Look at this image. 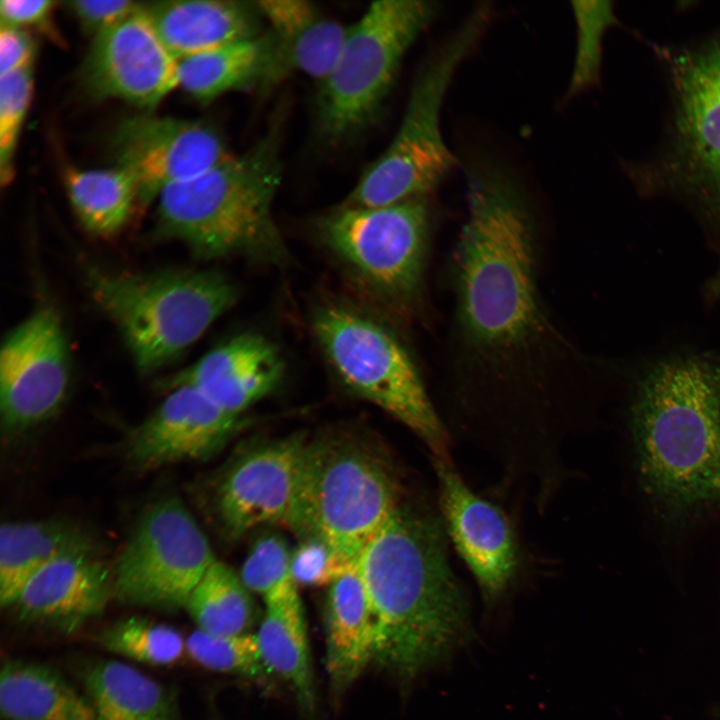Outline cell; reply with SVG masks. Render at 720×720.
Returning a JSON list of instances; mask_svg holds the SVG:
<instances>
[{
  "mask_svg": "<svg viewBox=\"0 0 720 720\" xmlns=\"http://www.w3.org/2000/svg\"><path fill=\"white\" fill-rule=\"evenodd\" d=\"M113 578L96 552L62 556L39 570L12 605L25 621L65 632L100 616Z\"/></svg>",
  "mask_w": 720,
  "mask_h": 720,
  "instance_id": "obj_20",
  "label": "cell"
},
{
  "mask_svg": "<svg viewBox=\"0 0 720 720\" xmlns=\"http://www.w3.org/2000/svg\"><path fill=\"white\" fill-rule=\"evenodd\" d=\"M82 80L96 98H119L145 109L179 87L178 59L143 8L94 36Z\"/></svg>",
  "mask_w": 720,
  "mask_h": 720,
  "instance_id": "obj_16",
  "label": "cell"
},
{
  "mask_svg": "<svg viewBox=\"0 0 720 720\" xmlns=\"http://www.w3.org/2000/svg\"><path fill=\"white\" fill-rule=\"evenodd\" d=\"M58 312L41 305L12 328L0 349L1 428L16 435L53 417L69 388L70 354Z\"/></svg>",
  "mask_w": 720,
  "mask_h": 720,
  "instance_id": "obj_13",
  "label": "cell"
},
{
  "mask_svg": "<svg viewBox=\"0 0 720 720\" xmlns=\"http://www.w3.org/2000/svg\"><path fill=\"white\" fill-rule=\"evenodd\" d=\"M576 50L567 96L572 97L599 85L606 32L622 26L612 1H573Z\"/></svg>",
  "mask_w": 720,
  "mask_h": 720,
  "instance_id": "obj_32",
  "label": "cell"
},
{
  "mask_svg": "<svg viewBox=\"0 0 720 720\" xmlns=\"http://www.w3.org/2000/svg\"><path fill=\"white\" fill-rule=\"evenodd\" d=\"M438 11L435 1H375L348 27L335 64L320 82L315 113L320 139L340 144L376 120L406 52Z\"/></svg>",
  "mask_w": 720,
  "mask_h": 720,
  "instance_id": "obj_10",
  "label": "cell"
},
{
  "mask_svg": "<svg viewBox=\"0 0 720 720\" xmlns=\"http://www.w3.org/2000/svg\"><path fill=\"white\" fill-rule=\"evenodd\" d=\"M162 42L177 58L261 34L256 2L184 0L143 3Z\"/></svg>",
  "mask_w": 720,
  "mask_h": 720,
  "instance_id": "obj_21",
  "label": "cell"
},
{
  "mask_svg": "<svg viewBox=\"0 0 720 720\" xmlns=\"http://www.w3.org/2000/svg\"><path fill=\"white\" fill-rule=\"evenodd\" d=\"M198 630L216 636L248 633L254 620L251 592L240 576L216 560L185 605Z\"/></svg>",
  "mask_w": 720,
  "mask_h": 720,
  "instance_id": "obj_30",
  "label": "cell"
},
{
  "mask_svg": "<svg viewBox=\"0 0 720 720\" xmlns=\"http://www.w3.org/2000/svg\"><path fill=\"white\" fill-rule=\"evenodd\" d=\"M489 19L490 8L479 5L421 65L397 133L342 205L382 207L425 197L456 165L441 131V109L457 69Z\"/></svg>",
  "mask_w": 720,
  "mask_h": 720,
  "instance_id": "obj_8",
  "label": "cell"
},
{
  "mask_svg": "<svg viewBox=\"0 0 720 720\" xmlns=\"http://www.w3.org/2000/svg\"><path fill=\"white\" fill-rule=\"evenodd\" d=\"M93 537L59 518L4 523L0 531V603L12 607L28 581L65 555L96 552Z\"/></svg>",
  "mask_w": 720,
  "mask_h": 720,
  "instance_id": "obj_24",
  "label": "cell"
},
{
  "mask_svg": "<svg viewBox=\"0 0 720 720\" xmlns=\"http://www.w3.org/2000/svg\"><path fill=\"white\" fill-rule=\"evenodd\" d=\"M263 600L264 615L255 634L262 659L272 676L286 682L300 706L311 712L316 694L298 586L291 582Z\"/></svg>",
  "mask_w": 720,
  "mask_h": 720,
  "instance_id": "obj_25",
  "label": "cell"
},
{
  "mask_svg": "<svg viewBox=\"0 0 720 720\" xmlns=\"http://www.w3.org/2000/svg\"><path fill=\"white\" fill-rule=\"evenodd\" d=\"M712 288L715 294L720 296V269L713 281Z\"/></svg>",
  "mask_w": 720,
  "mask_h": 720,
  "instance_id": "obj_40",
  "label": "cell"
},
{
  "mask_svg": "<svg viewBox=\"0 0 720 720\" xmlns=\"http://www.w3.org/2000/svg\"><path fill=\"white\" fill-rule=\"evenodd\" d=\"M441 518L447 536L465 561L487 600L506 590L518 565L509 521L491 502L475 494L447 456H434Z\"/></svg>",
  "mask_w": 720,
  "mask_h": 720,
  "instance_id": "obj_18",
  "label": "cell"
},
{
  "mask_svg": "<svg viewBox=\"0 0 720 720\" xmlns=\"http://www.w3.org/2000/svg\"><path fill=\"white\" fill-rule=\"evenodd\" d=\"M84 280L142 373L175 360L238 298L234 283L216 270L131 273L88 264Z\"/></svg>",
  "mask_w": 720,
  "mask_h": 720,
  "instance_id": "obj_6",
  "label": "cell"
},
{
  "mask_svg": "<svg viewBox=\"0 0 720 720\" xmlns=\"http://www.w3.org/2000/svg\"><path fill=\"white\" fill-rule=\"evenodd\" d=\"M307 439L292 435L248 448L226 467L214 508L224 534L239 539L269 525L289 529Z\"/></svg>",
  "mask_w": 720,
  "mask_h": 720,
  "instance_id": "obj_15",
  "label": "cell"
},
{
  "mask_svg": "<svg viewBox=\"0 0 720 720\" xmlns=\"http://www.w3.org/2000/svg\"><path fill=\"white\" fill-rule=\"evenodd\" d=\"M4 720H96L90 700L55 669L8 660L0 675Z\"/></svg>",
  "mask_w": 720,
  "mask_h": 720,
  "instance_id": "obj_27",
  "label": "cell"
},
{
  "mask_svg": "<svg viewBox=\"0 0 720 720\" xmlns=\"http://www.w3.org/2000/svg\"><path fill=\"white\" fill-rule=\"evenodd\" d=\"M66 4L83 29L94 36L122 21L141 5L131 0H77Z\"/></svg>",
  "mask_w": 720,
  "mask_h": 720,
  "instance_id": "obj_38",
  "label": "cell"
},
{
  "mask_svg": "<svg viewBox=\"0 0 720 720\" xmlns=\"http://www.w3.org/2000/svg\"><path fill=\"white\" fill-rule=\"evenodd\" d=\"M64 183L81 225L96 236L108 237L118 233L138 202L135 178L118 166L92 170L68 168Z\"/></svg>",
  "mask_w": 720,
  "mask_h": 720,
  "instance_id": "obj_29",
  "label": "cell"
},
{
  "mask_svg": "<svg viewBox=\"0 0 720 720\" xmlns=\"http://www.w3.org/2000/svg\"><path fill=\"white\" fill-rule=\"evenodd\" d=\"M430 227L425 197L382 207L341 205L317 223L329 251L403 320L415 317L424 304Z\"/></svg>",
  "mask_w": 720,
  "mask_h": 720,
  "instance_id": "obj_11",
  "label": "cell"
},
{
  "mask_svg": "<svg viewBox=\"0 0 720 720\" xmlns=\"http://www.w3.org/2000/svg\"><path fill=\"white\" fill-rule=\"evenodd\" d=\"M163 401L127 434L123 456L138 471L206 460L221 450L242 425L189 385L168 389Z\"/></svg>",
  "mask_w": 720,
  "mask_h": 720,
  "instance_id": "obj_17",
  "label": "cell"
},
{
  "mask_svg": "<svg viewBox=\"0 0 720 720\" xmlns=\"http://www.w3.org/2000/svg\"><path fill=\"white\" fill-rule=\"evenodd\" d=\"M83 682L96 720H174L166 688L123 662L97 661L85 669Z\"/></svg>",
  "mask_w": 720,
  "mask_h": 720,
  "instance_id": "obj_28",
  "label": "cell"
},
{
  "mask_svg": "<svg viewBox=\"0 0 720 720\" xmlns=\"http://www.w3.org/2000/svg\"><path fill=\"white\" fill-rule=\"evenodd\" d=\"M179 87L208 103L245 88L272 87L290 74L276 40L261 34L178 59Z\"/></svg>",
  "mask_w": 720,
  "mask_h": 720,
  "instance_id": "obj_22",
  "label": "cell"
},
{
  "mask_svg": "<svg viewBox=\"0 0 720 720\" xmlns=\"http://www.w3.org/2000/svg\"><path fill=\"white\" fill-rule=\"evenodd\" d=\"M32 95V66L0 76V181L9 184L13 158Z\"/></svg>",
  "mask_w": 720,
  "mask_h": 720,
  "instance_id": "obj_34",
  "label": "cell"
},
{
  "mask_svg": "<svg viewBox=\"0 0 720 720\" xmlns=\"http://www.w3.org/2000/svg\"><path fill=\"white\" fill-rule=\"evenodd\" d=\"M355 566L356 561L316 538L301 539L291 554V575L297 586L328 588Z\"/></svg>",
  "mask_w": 720,
  "mask_h": 720,
  "instance_id": "obj_36",
  "label": "cell"
},
{
  "mask_svg": "<svg viewBox=\"0 0 720 720\" xmlns=\"http://www.w3.org/2000/svg\"><path fill=\"white\" fill-rule=\"evenodd\" d=\"M325 604L326 670L335 694L343 693L375 656V623L355 566L328 587Z\"/></svg>",
  "mask_w": 720,
  "mask_h": 720,
  "instance_id": "obj_23",
  "label": "cell"
},
{
  "mask_svg": "<svg viewBox=\"0 0 720 720\" xmlns=\"http://www.w3.org/2000/svg\"><path fill=\"white\" fill-rule=\"evenodd\" d=\"M667 105L654 148L622 161L634 190L675 200L720 233V24L679 43H650Z\"/></svg>",
  "mask_w": 720,
  "mask_h": 720,
  "instance_id": "obj_4",
  "label": "cell"
},
{
  "mask_svg": "<svg viewBox=\"0 0 720 720\" xmlns=\"http://www.w3.org/2000/svg\"><path fill=\"white\" fill-rule=\"evenodd\" d=\"M98 641L112 653L151 665L173 664L186 651V639L177 629L141 617L113 623Z\"/></svg>",
  "mask_w": 720,
  "mask_h": 720,
  "instance_id": "obj_31",
  "label": "cell"
},
{
  "mask_svg": "<svg viewBox=\"0 0 720 720\" xmlns=\"http://www.w3.org/2000/svg\"><path fill=\"white\" fill-rule=\"evenodd\" d=\"M199 524L174 495L140 514L115 564L113 595L122 603L176 611L216 561Z\"/></svg>",
  "mask_w": 720,
  "mask_h": 720,
  "instance_id": "obj_12",
  "label": "cell"
},
{
  "mask_svg": "<svg viewBox=\"0 0 720 720\" xmlns=\"http://www.w3.org/2000/svg\"><path fill=\"white\" fill-rule=\"evenodd\" d=\"M56 4L51 0H2L0 2L1 24L23 30H37L61 44L63 41L52 21Z\"/></svg>",
  "mask_w": 720,
  "mask_h": 720,
  "instance_id": "obj_37",
  "label": "cell"
},
{
  "mask_svg": "<svg viewBox=\"0 0 720 720\" xmlns=\"http://www.w3.org/2000/svg\"><path fill=\"white\" fill-rule=\"evenodd\" d=\"M285 370L278 348L263 335L246 332L215 346L164 382L194 387L225 411L240 416L271 393Z\"/></svg>",
  "mask_w": 720,
  "mask_h": 720,
  "instance_id": "obj_19",
  "label": "cell"
},
{
  "mask_svg": "<svg viewBox=\"0 0 720 720\" xmlns=\"http://www.w3.org/2000/svg\"><path fill=\"white\" fill-rule=\"evenodd\" d=\"M186 652L201 666L257 683L273 676L266 667L255 634L216 636L200 630L186 638Z\"/></svg>",
  "mask_w": 720,
  "mask_h": 720,
  "instance_id": "obj_33",
  "label": "cell"
},
{
  "mask_svg": "<svg viewBox=\"0 0 720 720\" xmlns=\"http://www.w3.org/2000/svg\"><path fill=\"white\" fill-rule=\"evenodd\" d=\"M290 73L303 72L320 82L340 53L348 27L303 0L256 1Z\"/></svg>",
  "mask_w": 720,
  "mask_h": 720,
  "instance_id": "obj_26",
  "label": "cell"
},
{
  "mask_svg": "<svg viewBox=\"0 0 720 720\" xmlns=\"http://www.w3.org/2000/svg\"><path fill=\"white\" fill-rule=\"evenodd\" d=\"M111 148L116 166L135 178L142 206L156 200L166 186L194 178L232 156L209 124L149 114L121 121Z\"/></svg>",
  "mask_w": 720,
  "mask_h": 720,
  "instance_id": "obj_14",
  "label": "cell"
},
{
  "mask_svg": "<svg viewBox=\"0 0 720 720\" xmlns=\"http://www.w3.org/2000/svg\"><path fill=\"white\" fill-rule=\"evenodd\" d=\"M291 554L283 537L269 533L258 538L244 560L239 574L245 587L262 598L294 582Z\"/></svg>",
  "mask_w": 720,
  "mask_h": 720,
  "instance_id": "obj_35",
  "label": "cell"
},
{
  "mask_svg": "<svg viewBox=\"0 0 720 720\" xmlns=\"http://www.w3.org/2000/svg\"><path fill=\"white\" fill-rule=\"evenodd\" d=\"M446 536L441 517L400 504L356 561L374 617V662L405 683L470 634Z\"/></svg>",
  "mask_w": 720,
  "mask_h": 720,
  "instance_id": "obj_2",
  "label": "cell"
},
{
  "mask_svg": "<svg viewBox=\"0 0 720 720\" xmlns=\"http://www.w3.org/2000/svg\"><path fill=\"white\" fill-rule=\"evenodd\" d=\"M400 504L385 458L352 434L329 432L306 442L289 529L357 561Z\"/></svg>",
  "mask_w": 720,
  "mask_h": 720,
  "instance_id": "obj_7",
  "label": "cell"
},
{
  "mask_svg": "<svg viewBox=\"0 0 720 720\" xmlns=\"http://www.w3.org/2000/svg\"><path fill=\"white\" fill-rule=\"evenodd\" d=\"M467 216L451 260L453 314L446 378L463 421L549 427L568 419L586 361L538 287V233L504 168L473 161Z\"/></svg>",
  "mask_w": 720,
  "mask_h": 720,
  "instance_id": "obj_1",
  "label": "cell"
},
{
  "mask_svg": "<svg viewBox=\"0 0 720 720\" xmlns=\"http://www.w3.org/2000/svg\"><path fill=\"white\" fill-rule=\"evenodd\" d=\"M280 126L247 152L166 186L157 196L156 234L186 245L200 259L232 255L281 264L287 249L273 220L281 181Z\"/></svg>",
  "mask_w": 720,
  "mask_h": 720,
  "instance_id": "obj_5",
  "label": "cell"
},
{
  "mask_svg": "<svg viewBox=\"0 0 720 720\" xmlns=\"http://www.w3.org/2000/svg\"><path fill=\"white\" fill-rule=\"evenodd\" d=\"M36 46L23 29L2 25L0 28V76L31 67Z\"/></svg>",
  "mask_w": 720,
  "mask_h": 720,
  "instance_id": "obj_39",
  "label": "cell"
},
{
  "mask_svg": "<svg viewBox=\"0 0 720 720\" xmlns=\"http://www.w3.org/2000/svg\"><path fill=\"white\" fill-rule=\"evenodd\" d=\"M629 426L640 486L664 521L720 513V359L678 356L649 367Z\"/></svg>",
  "mask_w": 720,
  "mask_h": 720,
  "instance_id": "obj_3",
  "label": "cell"
},
{
  "mask_svg": "<svg viewBox=\"0 0 720 720\" xmlns=\"http://www.w3.org/2000/svg\"><path fill=\"white\" fill-rule=\"evenodd\" d=\"M312 329L337 380L419 436L434 456H447V435L405 343L382 320L338 299L318 305Z\"/></svg>",
  "mask_w": 720,
  "mask_h": 720,
  "instance_id": "obj_9",
  "label": "cell"
}]
</instances>
